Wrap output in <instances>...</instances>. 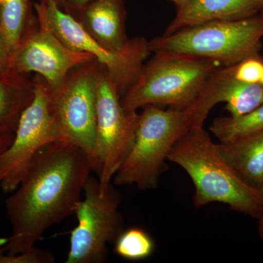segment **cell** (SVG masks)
Masks as SVG:
<instances>
[{
	"mask_svg": "<svg viewBox=\"0 0 263 263\" xmlns=\"http://www.w3.org/2000/svg\"><path fill=\"white\" fill-rule=\"evenodd\" d=\"M91 172L89 156L69 141L41 148L5 201L12 232L3 250L10 255L32 250L48 228L74 214Z\"/></svg>",
	"mask_w": 263,
	"mask_h": 263,
	"instance_id": "cell-1",
	"label": "cell"
},
{
	"mask_svg": "<svg viewBox=\"0 0 263 263\" xmlns=\"http://www.w3.org/2000/svg\"><path fill=\"white\" fill-rule=\"evenodd\" d=\"M168 161L182 167L193 180L197 209L221 202L252 217H262V195L235 174L203 127L192 128L183 135L171 148Z\"/></svg>",
	"mask_w": 263,
	"mask_h": 263,
	"instance_id": "cell-2",
	"label": "cell"
},
{
	"mask_svg": "<svg viewBox=\"0 0 263 263\" xmlns=\"http://www.w3.org/2000/svg\"><path fill=\"white\" fill-rule=\"evenodd\" d=\"M263 13L239 20L212 21L180 29L148 41L153 53L182 55L233 65L259 55Z\"/></svg>",
	"mask_w": 263,
	"mask_h": 263,
	"instance_id": "cell-3",
	"label": "cell"
},
{
	"mask_svg": "<svg viewBox=\"0 0 263 263\" xmlns=\"http://www.w3.org/2000/svg\"><path fill=\"white\" fill-rule=\"evenodd\" d=\"M219 62L182 55L154 53L134 84L121 98L123 106L133 111L149 105L190 108Z\"/></svg>",
	"mask_w": 263,
	"mask_h": 263,
	"instance_id": "cell-4",
	"label": "cell"
},
{
	"mask_svg": "<svg viewBox=\"0 0 263 263\" xmlns=\"http://www.w3.org/2000/svg\"><path fill=\"white\" fill-rule=\"evenodd\" d=\"M189 129L183 110H163L155 105L143 107L134 143L114 176V184L136 185L141 190L157 187L168 168L171 148Z\"/></svg>",
	"mask_w": 263,
	"mask_h": 263,
	"instance_id": "cell-5",
	"label": "cell"
},
{
	"mask_svg": "<svg viewBox=\"0 0 263 263\" xmlns=\"http://www.w3.org/2000/svg\"><path fill=\"white\" fill-rule=\"evenodd\" d=\"M38 22L66 46L95 57L105 67L121 97L136 83L152 52L143 37L129 39L124 49L110 51L98 44L76 18L62 9L54 0H41L34 5Z\"/></svg>",
	"mask_w": 263,
	"mask_h": 263,
	"instance_id": "cell-6",
	"label": "cell"
},
{
	"mask_svg": "<svg viewBox=\"0 0 263 263\" xmlns=\"http://www.w3.org/2000/svg\"><path fill=\"white\" fill-rule=\"evenodd\" d=\"M120 203V195L112 183L102 187L98 177L90 175L85 183L84 197L74 212L78 226L70 232L66 263L105 262L107 245L116 241L124 231Z\"/></svg>",
	"mask_w": 263,
	"mask_h": 263,
	"instance_id": "cell-7",
	"label": "cell"
},
{
	"mask_svg": "<svg viewBox=\"0 0 263 263\" xmlns=\"http://www.w3.org/2000/svg\"><path fill=\"white\" fill-rule=\"evenodd\" d=\"M100 67L96 60L86 62L71 71L56 89H49L63 139L86 152L98 176L97 84Z\"/></svg>",
	"mask_w": 263,
	"mask_h": 263,
	"instance_id": "cell-8",
	"label": "cell"
},
{
	"mask_svg": "<svg viewBox=\"0 0 263 263\" xmlns=\"http://www.w3.org/2000/svg\"><path fill=\"white\" fill-rule=\"evenodd\" d=\"M33 82L32 101L19 118L10 146L0 155V187L5 193H13L18 187L41 148L64 140L52 108L48 84L38 75Z\"/></svg>",
	"mask_w": 263,
	"mask_h": 263,
	"instance_id": "cell-9",
	"label": "cell"
},
{
	"mask_svg": "<svg viewBox=\"0 0 263 263\" xmlns=\"http://www.w3.org/2000/svg\"><path fill=\"white\" fill-rule=\"evenodd\" d=\"M120 94L101 65L97 84V148L102 187H106L130 151L140 114L123 106Z\"/></svg>",
	"mask_w": 263,
	"mask_h": 263,
	"instance_id": "cell-10",
	"label": "cell"
},
{
	"mask_svg": "<svg viewBox=\"0 0 263 263\" xmlns=\"http://www.w3.org/2000/svg\"><path fill=\"white\" fill-rule=\"evenodd\" d=\"M18 46L10 54L8 67L13 72L41 76L48 88L56 89L69 73L81 65L95 60L92 55L66 46L32 16Z\"/></svg>",
	"mask_w": 263,
	"mask_h": 263,
	"instance_id": "cell-11",
	"label": "cell"
},
{
	"mask_svg": "<svg viewBox=\"0 0 263 263\" xmlns=\"http://www.w3.org/2000/svg\"><path fill=\"white\" fill-rule=\"evenodd\" d=\"M233 65H221L209 76L193 105L184 110L190 128L203 127L216 105L226 103L230 116L238 117L263 104V86L235 79Z\"/></svg>",
	"mask_w": 263,
	"mask_h": 263,
	"instance_id": "cell-12",
	"label": "cell"
},
{
	"mask_svg": "<svg viewBox=\"0 0 263 263\" xmlns=\"http://www.w3.org/2000/svg\"><path fill=\"white\" fill-rule=\"evenodd\" d=\"M85 32L110 51L124 49L129 43L122 0H98L72 12Z\"/></svg>",
	"mask_w": 263,
	"mask_h": 263,
	"instance_id": "cell-13",
	"label": "cell"
},
{
	"mask_svg": "<svg viewBox=\"0 0 263 263\" xmlns=\"http://www.w3.org/2000/svg\"><path fill=\"white\" fill-rule=\"evenodd\" d=\"M262 10L263 0H188L177 8L165 34L212 21L250 18Z\"/></svg>",
	"mask_w": 263,
	"mask_h": 263,
	"instance_id": "cell-14",
	"label": "cell"
},
{
	"mask_svg": "<svg viewBox=\"0 0 263 263\" xmlns=\"http://www.w3.org/2000/svg\"><path fill=\"white\" fill-rule=\"evenodd\" d=\"M217 147L221 157L240 179L258 190L263 179V132L219 143Z\"/></svg>",
	"mask_w": 263,
	"mask_h": 263,
	"instance_id": "cell-15",
	"label": "cell"
},
{
	"mask_svg": "<svg viewBox=\"0 0 263 263\" xmlns=\"http://www.w3.org/2000/svg\"><path fill=\"white\" fill-rule=\"evenodd\" d=\"M34 98V82L13 86L0 80V128L15 130L19 118Z\"/></svg>",
	"mask_w": 263,
	"mask_h": 263,
	"instance_id": "cell-16",
	"label": "cell"
},
{
	"mask_svg": "<svg viewBox=\"0 0 263 263\" xmlns=\"http://www.w3.org/2000/svg\"><path fill=\"white\" fill-rule=\"evenodd\" d=\"M210 131L220 143L236 141L263 132V104L258 108L238 117L214 119Z\"/></svg>",
	"mask_w": 263,
	"mask_h": 263,
	"instance_id": "cell-17",
	"label": "cell"
},
{
	"mask_svg": "<svg viewBox=\"0 0 263 263\" xmlns=\"http://www.w3.org/2000/svg\"><path fill=\"white\" fill-rule=\"evenodd\" d=\"M29 0H0V34L10 51H14L32 17Z\"/></svg>",
	"mask_w": 263,
	"mask_h": 263,
	"instance_id": "cell-18",
	"label": "cell"
},
{
	"mask_svg": "<svg viewBox=\"0 0 263 263\" xmlns=\"http://www.w3.org/2000/svg\"><path fill=\"white\" fill-rule=\"evenodd\" d=\"M115 243L116 253L129 260L146 259L155 249V243L150 235L138 228L124 230Z\"/></svg>",
	"mask_w": 263,
	"mask_h": 263,
	"instance_id": "cell-19",
	"label": "cell"
},
{
	"mask_svg": "<svg viewBox=\"0 0 263 263\" xmlns=\"http://www.w3.org/2000/svg\"><path fill=\"white\" fill-rule=\"evenodd\" d=\"M235 79L247 84H260L263 77V57H249L233 66Z\"/></svg>",
	"mask_w": 263,
	"mask_h": 263,
	"instance_id": "cell-20",
	"label": "cell"
},
{
	"mask_svg": "<svg viewBox=\"0 0 263 263\" xmlns=\"http://www.w3.org/2000/svg\"><path fill=\"white\" fill-rule=\"evenodd\" d=\"M55 257L51 252L34 247L32 250L18 255H10L0 247V263H53Z\"/></svg>",
	"mask_w": 263,
	"mask_h": 263,
	"instance_id": "cell-21",
	"label": "cell"
},
{
	"mask_svg": "<svg viewBox=\"0 0 263 263\" xmlns=\"http://www.w3.org/2000/svg\"><path fill=\"white\" fill-rule=\"evenodd\" d=\"M11 51L0 34V70L7 69Z\"/></svg>",
	"mask_w": 263,
	"mask_h": 263,
	"instance_id": "cell-22",
	"label": "cell"
},
{
	"mask_svg": "<svg viewBox=\"0 0 263 263\" xmlns=\"http://www.w3.org/2000/svg\"><path fill=\"white\" fill-rule=\"evenodd\" d=\"M14 133L15 131L12 129L0 128V155L10 146L14 137Z\"/></svg>",
	"mask_w": 263,
	"mask_h": 263,
	"instance_id": "cell-23",
	"label": "cell"
},
{
	"mask_svg": "<svg viewBox=\"0 0 263 263\" xmlns=\"http://www.w3.org/2000/svg\"><path fill=\"white\" fill-rule=\"evenodd\" d=\"M95 1H98V0H64L62 9L71 14L72 12L82 8L84 5Z\"/></svg>",
	"mask_w": 263,
	"mask_h": 263,
	"instance_id": "cell-24",
	"label": "cell"
},
{
	"mask_svg": "<svg viewBox=\"0 0 263 263\" xmlns=\"http://www.w3.org/2000/svg\"><path fill=\"white\" fill-rule=\"evenodd\" d=\"M168 1L172 2L173 3H174V4L176 5L177 8H179L182 7L183 5H185V3H186L188 0H168Z\"/></svg>",
	"mask_w": 263,
	"mask_h": 263,
	"instance_id": "cell-25",
	"label": "cell"
},
{
	"mask_svg": "<svg viewBox=\"0 0 263 263\" xmlns=\"http://www.w3.org/2000/svg\"><path fill=\"white\" fill-rule=\"evenodd\" d=\"M258 233L260 238L263 239V216L259 219Z\"/></svg>",
	"mask_w": 263,
	"mask_h": 263,
	"instance_id": "cell-26",
	"label": "cell"
},
{
	"mask_svg": "<svg viewBox=\"0 0 263 263\" xmlns=\"http://www.w3.org/2000/svg\"><path fill=\"white\" fill-rule=\"evenodd\" d=\"M54 1L56 2L59 6L62 9V8H63L64 0H54Z\"/></svg>",
	"mask_w": 263,
	"mask_h": 263,
	"instance_id": "cell-27",
	"label": "cell"
},
{
	"mask_svg": "<svg viewBox=\"0 0 263 263\" xmlns=\"http://www.w3.org/2000/svg\"><path fill=\"white\" fill-rule=\"evenodd\" d=\"M258 190L259 191V193H261V195H262L263 197V179L262 181V182H261L260 185H259V186L258 187Z\"/></svg>",
	"mask_w": 263,
	"mask_h": 263,
	"instance_id": "cell-28",
	"label": "cell"
},
{
	"mask_svg": "<svg viewBox=\"0 0 263 263\" xmlns=\"http://www.w3.org/2000/svg\"><path fill=\"white\" fill-rule=\"evenodd\" d=\"M260 84L262 85V86H263V77H262V81H261Z\"/></svg>",
	"mask_w": 263,
	"mask_h": 263,
	"instance_id": "cell-29",
	"label": "cell"
},
{
	"mask_svg": "<svg viewBox=\"0 0 263 263\" xmlns=\"http://www.w3.org/2000/svg\"><path fill=\"white\" fill-rule=\"evenodd\" d=\"M261 13H263V10H262V12H261Z\"/></svg>",
	"mask_w": 263,
	"mask_h": 263,
	"instance_id": "cell-30",
	"label": "cell"
},
{
	"mask_svg": "<svg viewBox=\"0 0 263 263\" xmlns=\"http://www.w3.org/2000/svg\"></svg>",
	"mask_w": 263,
	"mask_h": 263,
	"instance_id": "cell-31",
	"label": "cell"
}]
</instances>
